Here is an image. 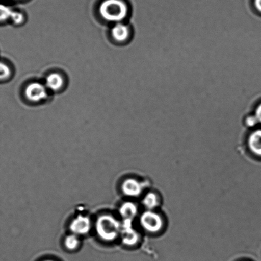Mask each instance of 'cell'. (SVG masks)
Masks as SVG:
<instances>
[{
	"label": "cell",
	"instance_id": "1",
	"mask_svg": "<svg viewBox=\"0 0 261 261\" xmlns=\"http://www.w3.org/2000/svg\"><path fill=\"white\" fill-rule=\"evenodd\" d=\"M121 229V220L111 213L100 215L94 221V230L103 242L112 243L119 240Z\"/></svg>",
	"mask_w": 261,
	"mask_h": 261
},
{
	"label": "cell",
	"instance_id": "2",
	"mask_svg": "<svg viewBox=\"0 0 261 261\" xmlns=\"http://www.w3.org/2000/svg\"><path fill=\"white\" fill-rule=\"evenodd\" d=\"M129 7L124 0H101L98 5V13L107 22H122L128 15Z\"/></svg>",
	"mask_w": 261,
	"mask_h": 261
},
{
	"label": "cell",
	"instance_id": "3",
	"mask_svg": "<svg viewBox=\"0 0 261 261\" xmlns=\"http://www.w3.org/2000/svg\"><path fill=\"white\" fill-rule=\"evenodd\" d=\"M141 229L149 235H158L165 229L166 221L158 210H143L138 217Z\"/></svg>",
	"mask_w": 261,
	"mask_h": 261
},
{
	"label": "cell",
	"instance_id": "4",
	"mask_svg": "<svg viewBox=\"0 0 261 261\" xmlns=\"http://www.w3.org/2000/svg\"><path fill=\"white\" fill-rule=\"evenodd\" d=\"M94 221L88 215L84 213L76 214L69 224L70 233L80 237L89 234L94 229Z\"/></svg>",
	"mask_w": 261,
	"mask_h": 261
},
{
	"label": "cell",
	"instance_id": "5",
	"mask_svg": "<svg viewBox=\"0 0 261 261\" xmlns=\"http://www.w3.org/2000/svg\"><path fill=\"white\" fill-rule=\"evenodd\" d=\"M146 188L143 181L133 177L124 179L121 186L122 194L129 199L141 198L147 191Z\"/></svg>",
	"mask_w": 261,
	"mask_h": 261
},
{
	"label": "cell",
	"instance_id": "6",
	"mask_svg": "<svg viewBox=\"0 0 261 261\" xmlns=\"http://www.w3.org/2000/svg\"><path fill=\"white\" fill-rule=\"evenodd\" d=\"M48 91L45 84L34 81L28 84L25 87L24 96L28 101L33 103H39L48 98Z\"/></svg>",
	"mask_w": 261,
	"mask_h": 261
},
{
	"label": "cell",
	"instance_id": "7",
	"mask_svg": "<svg viewBox=\"0 0 261 261\" xmlns=\"http://www.w3.org/2000/svg\"><path fill=\"white\" fill-rule=\"evenodd\" d=\"M122 229L119 240L126 247H134L139 244L141 236L132 221H122Z\"/></svg>",
	"mask_w": 261,
	"mask_h": 261
},
{
	"label": "cell",
	"instance_id": "8",
	"mask_svg": "<svg viewBox=\"0 0 261 261\" xmlns=\"http://www.w3.org/2000/svg\"><path fill=\"white\" fill-rule=\"evenodd\" d=\"M141 212L137 203L129 199L124 201L118 209V214L122 221H134L138 219Z\"/></svg>",
	"mask_w": 261,
	"mask_h": 261
},
{
	"label": "cell",
	"instance_id": "9",
	"mask_svg": "<svg viewBox=\"0 0 261 261\" xmlns=\"http://www.w3.org/2000/svg\"><path fill=\"white\" fill-rule=\"evenodd\" d=\"M141 198V205L144 210H158L162 202L160 194L153 191H146Z\"/></svg>",
	"mask_w": 261,
	"mask_h": 261
},
{
	"label": "cell",
	"instance_id": "10",
	"mask_svg": "<svg viewBox=\"0 0 261 261\" xmlns=\"http://www.w3.org/2000/svg\"><path fill=\"white\" fill-rule=\"evenodd\" d=\"M65 78L61 74L53 73L48 74L45 79V85L48 91L58 92L65 86Z\"/></svg>",
	"mask_w": 261,
	"mask_h": 261
},
{
	"label": "cell",
	"instance_id": "11",
	"mask_svg": "<svg viewBox=\"0 0 261 261\" xmlns=\"http://www.w3.org/2000/svg\"><path fill=\"white\" fill-rule=\"evenodd\" d=\"M112 38L117 42H123L128 39L130 30L128 26L122 22L114 24L111 31Z\"/></svg>",
	"mask_w": 261,
	"mask_h": 261
},
{
	"label": "cell",
	"instance_id": "12",
	"mask_svg": "<svg viewBox=\"0 0 261 261\" xmlns=\"http://www.w3.org/2000/svg\"><path fill=\"white\" fill-rule=\"evenodd\" d=\"M247 145L250 152L261 157V130H257L250 134Z\"/></svg>",
	"mask_w": 261,
	"mask_h": 261
},
{
	"label": "cell",
	"instance_id": "13",
	"mask_svg": "<svg viewBox=\"0 0 261 261\" xmlns=\"http://www.w3.org/2000/svg\"><path fill=\"white\" fill-rule=\"evenodd\" d=\"M63 245L68 251H75L81 246L82 238L70 232L64 239Z\"/></svg>",
	"mask_w": 261,
	"mask_h": 261
},
{
	"label": "cell",
	"instance_id": "14",
	"mask_svg": "<svg viewBox=\"0 0 261 261\" xmlns=\"http://www.w3.org/2000/svg\"><path fill=\"white\" fill-rule=\"evenodd\" d=\"M14 9L9 5L0 4V22L11 20Z\"/></svg>",
	"mask_w": 261,
	"mask_h": 261
},
{
	"label": "cell",
	"instance_id": "15",
	"mask_svg": "<svg viewBox=\"0 0 261 261\" xmlns=\"http://www.w3.org/2000/svg\"><path fill=\"white\" fill-rule=\"evenodd\" d=\"M12 75L11 68L6 63L0 61V81L7 80Z\"/></svg>",
	"mask_w": 261,
	"mask_h": 261
},
{
	"label": "cell",
	"instance_id": "16",
	"mask_svg": "<svg viewBox=\"0 0 261 261\" xmlns=\"http://www.w3.org/2000/svg\"><path fill=\"white\" fill-rule=\"evenodd\" d=\"M11 21L15 25H21L25 22V15L20 10H14L11 17Z\"/></svg>",
	"mask_w": 261,
	"mask_h": 261
},
{
	"label": "cell",
	"instance_id": "17",
	"mask_svg": "<svg viewBox=\"0 0 261 261\" xmlns=\"http://www.w3.org/2000/svg\"><path fill=\"white\" fill-rule=\"evenodd\" d=\"M255 118L257 119L258 122L261 123V104L256 109L255 115Z\"/></svg>",
	"mask_w": 261,
	"mask_h": 261
},
{
	"label": "cell",
	"instance_id": "18",
	"mask_svg": "<svg viewBox=\"0 0 261 261\" xmlns=\"http://www.w3.org/2000/svg\"><path fill=\"white\" fill-rule=\"evenodd\" d=\"M257 120L255 118V116H252L249 117V118L247 119V124L249 125V126H254V125L256 124L257 123Z\"/></svg>",
	"mask_w": 261,
	"mask_h": 261
},
{
	"label": "cell",
	"instance_id": "19",
	"mask_svg": "<svg viewBox=\"0 0 261 261\" xmlns=\"http://www.w3.org/2000/svg\"><path fill=\"white\" fill-rule=\"evenodd\" d=\"M254 4L258 11L261 12V0H255Z\"/></svg>",
	"mask_w": 261,
	"mask_h": 261
},
{
	"label": "cell",
	"instance_id": "20",
	"mask_svg": "<svg viewBox=\"0 0 261 261\" xmlns=\"http://www.w3.org/2000/svg\"><path fill=\"white\" fill-rule=\"evenodd\" d=\"M7 1L14 2H25L28 0H7Z\"/></svg>",
	"mask_w": 261,
	"mask_h": 261
},
{
	"label": "cell",
	"instance_id": "21",
	"mask_svg": "<svg viewBox=\"0 0 261 261\" xmlns=\"http://www.w3.org/2000/svg\"><path fill=\"white\" fill-rule=\"evenodd\" d=\"M43 261H55V260L48 259V260H43Z\"/></svg>",
	"mask_w": 261,
	"mask_h": 261
}]
</instances>
